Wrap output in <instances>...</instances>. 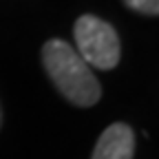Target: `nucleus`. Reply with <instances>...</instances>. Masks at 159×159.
I'll list each match as a JSON object with an SVG mask.
<instances>
[{"label": "nucleus", "mask_w": 159, "mask_h": 159, "mask_svg": "<svg viewBox=\"0 0 159 159\" xmlns=\"http://www.w3.org/2000/svg\"><path fill=\"white\" fill-rule=\"evenodd\" d=\"M42 64L55 89L71 104L89 108L99 102L102 86L93 69L77 55L75 47L66 44L64 40H49L42 47Z\"/></svg>", "instance_id": "f257e3e1"}, {"label": "nucleus", "mask_w": 159, "mask_h": 159, "mask_svg": "<svg viewBox=\"0 0 159 159\" xmlns=\"http://www.w3.org/2000/svg\"><path fill=\"white\" fill-rule=\"evenodd\" d=\"M75 51L91 69L111 71L119 62V35L106 20L84 13L73 27Z\"/></svg>", "instance_id": "f03ea898"}, {"label": "nucleus", "mask_w": 159, "mask_h": 159, "mask_svg": "<svg viewBox=\"0 0 159 159\" xmlns=\"http://www.w3.org/2000/svg\"><path fill=\"white\" fill-rule=\"evenodd\" d=\"M133 152H135L133 128L124 122H115L99 135L91 159H133Z\"/></svg>", "instance_id": "7ed1b4c3"}, {"label": "nucleus", "mask_w": 159, "mask_h": 159, "mask_svg": "<svg viewBox=\"0 0 159 159\" xmlns=\"http://www.w3.org/2000/svg\"><path fill=\"white\" fill-rule=\"evenodd\" d=\"M124 5L137 13H144V16L159 13V0H124Z\"/></svg>", "instance_id": "20e7f679"}, {"label": "nucleus", "mask_w": 159, "mask_h": 159, "mask_svg": "<svg viewBox=\"0 0 159 159\" xmlns=\"http://www.w3.org/2000/svg\"><path fill=\"white\" fill-rule=\"evenodd\" d=\"M0 126H2V108H0Z\"/></svg>", "instance_id": "39448f33"}]
</instances>
